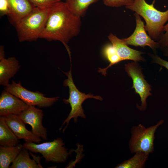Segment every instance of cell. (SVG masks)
Instances as JSON below:
<instances>
[{
  "instance_id": "1",
  "label": "cell",
  "mask_w": 168,
  "mask_h": 168,
  "mask_svg": "<svg viewBox=\"0 0 168 168\" xmlns=\"http://www.w3.org/2000/svg\"><path fill=\"white\" fill-rule=\"evenodd\" d=\"M81 17L72 12L65 2H58L51 7L50 11L40 38L58 41L66 49L71 61V53L68 44L79 33Z\"/></svg>"
},
{
  "instance_id": "2",
  "label": "cell",
  "mask_w": 168,
  "mask_h": 168,
  "mask_svg": "<svg viewBox=\"0 0 168 168\" xmlns=\"http://www.w3.org/2000/svg\"><path fill=\"white\" fill-rule=\"evenodd\" d=\"M155 0L152 3L145 0H134L130 5L125 6L143 17L146 22L145 28L150 37L158 41L163 34V28L168 21V9L164 12L157 10L154 6Z\"/></svg>"
},
{
  "instance_id": "3",
  "label": "cell",
  "mask_w": 168,
  "mask_h": 168,
  "mask_svg": "<svg viewBox=\"0 0 168 168\" xmlns=\"http://www.w3.org/2000/svg\"><path fill=\"white\" fill-rule=\"evenodd\" d=\"M51 7H35L32 11L15 24L20 42L36 40L44 30Z\"/></svg>"
},
{
  "instance_id": "4",
  "label": "cell",
  "mask_w": 168,
  "mask_h": 168,
  "mask_svg": "<svg viewBox=\"0 0 168 168\" xmlns=\"http://www.w3.org/2000/svg\"><path fill=\"white\" fill-rule=\"evenodd\" d=\"M63 72L67 76V78L64 81L63 86L68 87L69 96L68 99H63V100L65 104H69L71 107L70 113L63 122L59 129V130H61L63 125L66 124V126L63 130L64 132L72 119H73L74 122H77L78 117L86 118L84 110L82 106V103L85 100L88 98H94L102 100L103 99L99 96H94L91 93L86 94L85 93H82L79 91L73 81L71 69L67 72Z\"/></svg>"
},
{
  "instance_id": "5",
  "label": "cell",
  "mask_w": 168,
  "mask_h": 168,
  "mask_svg": "<svg viewBox=\"0 0 168 168\" xmlns=\"http://www.w3.org/2000/svg\"><path fill=\"white\" fill-rule=\"evenodd\" d=\"M164 123L161 119L155 125L146 127L142 124L132 127L131 136L128 142L129 150L132 153L142 152L148 154L154 151L155 133L157 128Z\"/></svg>"
},
{
  "instance_id": "6",
  "label": "cell",
  "mask_w": 168,
  "mask_h": 168,
  "mask_svg": "<svg viewBox=\"0 0 168 168\" xmlns=\"http://www.w3.org/2000/svg\"><path fill=\"white\" fill-rule=\"evenodd\" d=\"M62 139L60 138L53 141L41 143L26 142L23 147L31 152L40 153L45 159L46 163L65 162L67 160L69 153L64 146Z\"/></svg>"
},
{
  "instance_id": "7",
  "label": "cell",
  "mask_w": 168,
  "mask_h": 168,
  "mask_svg": "<svg viewBox=\"0 0 168 168\" xmlns=\"http://www.w3.org/2000/svg\"><path fill=\"white\" fill-rule=\"evenodd\" d=\"M4 90L18 97L28 105L40 108L50 107L59 98L45 97L44 94L39 91L34 92L28 90L22 86L20 82L17 83L14 81L5 87Z\"/></svg>"
},
{
  "instance_id": "8",
  "label": "cell",
  "mask_w": 168,
  "mask_h": 168,
  "mask_svg": "<svg viewBox=\"0 0 168 168\" xmlns=\"http://www.w3.org/2000/svg\"><path fill=\"white\" fill-rule=\"evenodd\" d=\"M125 69L133 80V86L136 93L140 97L141 105H137V107L140 111L145 110L147 108L146 101L147 97L152 95L150 85L144 78L141 69L137 62L128 63L125 65Z\"/></svg>"
},
{
  "instance_id": "9",
  "label": "cell",
  "mask_w": 168,
  "mask_h": 168,
  "mask_svg": "<svg viewBox=\"0 0 168 168\" xmlns=\"http://www.w3.org/2000/svg\"><path fill=\"white\" fill-rule=\"evenodd\" d=\"M18 115L26 124L31 126V131L35 135L43 140H47V131L42 124L44 114L41 110L35 106H29Z\"/></svg>"
},
{
  "instance_id": "10",
  "label": "cell",
  "mask_w": 168,
  "mask_h": 168,
  "mask_svg": "<svg viewBox=\"0 0 168 168\" xmlns=\"http://www.w3.org/2000/svg\"><path fill=\"white\" fill-rule=\"evenodd\" d=\"M134 15L136 21V27L131 35L127 38L123 39L125 43L127 45L136 47L148 46L153 50L159 48L158 42L155 41L147 34L145 25L140 16L136 12Z\"/></svg>"
},
{
  "instance_id": "11",
  "label": "cell",
  "mask_w": 168,
  "mask_h": 168,
  "mask_svg": "<svg viewBox=\"0 0 168 168\" xmlns=\"http://www.w3.org/2000/svg\"><path fill=\"white\" fill-rule=\"evenodd\" d=\"M29 106L21 99L4 90L0 96V115H18Z\"/></svg>"
},
{
  "instance_id": "12",
  "label": "cell",
  "mask_w": 168,
  "mask_h": 168,
  "mask_svg": "<svg viewBox=\"0 0 168 168\" xmlns=\"http://www.w3.org/2000/svg\"><path fill=\"white\" fill-rule=\"evenodd\" d=\"M4 117L7 125L19 140L22 139L26 142L37 143L42 141L41 138L26 128V124L18 115L10 114Z\"/></svg>"
},
{
  "instance_id": "13",
  "label": "cell",
  "mask_w": 168,
  "mask_h": 168,
  "mask_svg": "<svg viewBox=\"0 0 168 168\" xmlns=\"http://www.w3.org/2000/svg\"><path fill=\"white\" fill-rule=\"evenodd\" d=\"M111 44L115 48L121 61L131 60L134 62L144 61V59L141 55L143 53L132 49L128 46L123 39H120L112 33L108 36Z\"/></svg>"
},
{
  "instance_id": "14",
  "label": "cell",
  "mask_w": 168,
  "mask_h": 168,
  "mask_svg": "<svg viewBox=\"0 0 168 168\" xmlns=\"http://www.w3.org/2000/svg\"><path fill=\"white\" fill-rule=\"evenodd\" d=\"M20 65L14 57L0 60V84L4 87L9 84V80L16 74Z\"/></svg>"
},
{
  "instance_id": "15",
  "label": "cell",
  "mask_w": 168,
  "mask_h": 168,
  "mask_svg": "<svg viewBox=\"0 0 168 168\" xmlns=\"http://www.w3.org/2000/svg\"><path fill=\"white\" fill-rule=\"evenodd\" d=\"M26 148L23 147L10 166L11 168H43L40 163L42 158L34 155Z\"/></svg>"
},
{
  "instance_id": "16",
  "label": "cell",
  "mask_w": 168,
  "mask_h": 168,
  "mask_svg": "<svg viewBox=\"0 0 168 168\" xmlns=\"http://www.w3.org/2000/svg\"><path fill=\"white\" fill-rule=\"evenodd\" d=\"M7 0L11 10L9 17L15 24L30 13L35 7L29 0Z\"/></svg>"
},
{
  "instance_id": "17",
  "label": "cell",
  "mask_w": 168,
  "mask_h": 168,
  "mask_svg": "<svg viewBox=\"0 0 168 168\" xmlns=\"http://www.w3.org/2000/svg\"><path fill=\"white\" fill-rule=\"evenodd\" d=\"M23 147V144L0 147V168H10Z\"/></svg>"
},
{
  "instance_id": "18",
  "label": "cell",
  "mask_w": 168,
  "mask_h": 168,
  "mask_svg": "<svg viewBox=\"0 0 168 168\" xmlns=\"http://www.w3.org/2000/svg\"><path fill=\"white\" fill-rule=\"evenodd\" d=\"M19 139L7 124L4 117H0V145L15 146L19 144Z\"/></svg>"
},
{
  "instance_id": "19",
  "label": "cell",
  "mask_w": 168,
  "mask_h": 168,
  "mask_svg": "<svg viewBox=\"0 0 168 168\" xmlns=\"http://www.w3.org/2000/svg\"><path fill=\"white\" fill-rule=\"evenodd\" d=\"M131 158L118 164L116 168H143L148 160L149 154L138 152L134 153Z\"/></svg>"
},
{
  "instance_id": "20",
  "label": "cell",
  "mask_w": 168,
  "mask_h": 168,
  "mask_svg": "<svg viewBox=\"0 0 168 168\" xmlns=\"http://www.w3.org/2000/svg\"><path fill=\"white\" fill-rule=\"evenodd\" d=\"M98 0H66L65 2L70 10L81 17L85 14L89 7Z\"/></svg>"
},
{
  "instance_id": "21",
  "label": "cell",
  "mask_w": 168,
  "mask_h": 168,
  "mask_svg": "<svg viewBox=\"0 0 168 168\" xmlns=\"http://www.w3.org/2000/svg\"><path fill=\"white\" fill-rule=\"evenodd\" d=\"M103 53L105 57L110 63L109 66L105 68L102 69L99 68L98 71L99 72L101 73L102 75L105 76L107 74V69L121 61V60L118 55L115 48L112 44H107L104 47Z\"/></svg>"
},
{
  "instance_id": "22",
  "label": "cell",
  "mask_w": 168,
  "mask_h": 168,
  "mask_svg": "<svg viewBox=\"0 0 168 168\" xmlns=\"http://www.w3.org/2000/svg\"><path fill=\"white\" fill-rule=\"evenodd\" d=\"M134 0H103L105 6L111 7H119L131 4Z\"/></svg>"
},
{
  "instance_id": "23",
  "label": "cell",
  "mask_w": 168,
  "mask_h": 168,
  "mask_svg": "<svg viewBox=\"0 0 168 168\" xmlns=\"http://www.w3.org/2000/svg\"><path fill=\"white\" fill-rule=\"evenodd\" d=\"M34 6L50 7L55 3L61 0H29Z\"/></svg>"
},
{
  "instance_id": "24",
  "label": "cell",
  "mask_w": 168,
  "mask_h": 168,
  "mask_svg": "<svg viewBox=\"0 0 168 168\" xmlns=\"http://www.w3.org/2000/svg\"><path fill=\"white\" fill-rule=\"evenodd\" d=\"M163 31H165L158 41L159 48L163 49L168 46V23L164 25L163 28Z\"/></svg>"
},
{
  "instance_id": "25",
  "label": "cell",
  "mask_w": 168,
  "mask_h": 168,
  "mask_svg": "<svg viewBox=\"0 0 168 168\" xmlns=\"http://www.w3.org/2000/svg\"><path fill=\"white\" fill-rule=\"evenodd\" d=\"M0 14L1 16H10L11 10L7 0H0Z\"/></svg>"
},
{
  "instance_id": "26",
  "label": "cell",
  "mask_w": 168,
  "mask_h": 168,
  "mask_svg": "<svg viewBox=\"0 0 168 168\" xmlns=\"http://www.w3.org/2000/svg\"><path fill=\"white\" fill-rule=\"evenodd\" d=\"M152 57L154 63L165 68L168 70V61L163 59L157 55H152Z\"/></svg>"
},
{
  "instance_id": "27",
  "label": "cell",
  "mask_w": 168,
  "mask_h": 168,
  "mask_svg": "<svg viewBox=\"0 0 168 168\" xmlns=\"http://www.w3.org/2000/svg\"><path fill=\"white\" fill-rule=\"evenodd\" d=\"M5 58L4 48L3 46H1L0 47V60Z\"/></svg>"
},
{
  "instance_id": "28",
  "label": "cell",
  "mask_w": 168,
  "mask_h": 168,
  "mask_svg": "<svg viewBox=\"0 0 168 168\" xmlns=\"http://www.w3.org/2000/svg\"><path fill=\"white\" fill-rule=\"evenodd\" d=\"M164 51V54L165 56L168 57V46L163 49Z\"/></svg>"
}]
</instances>
